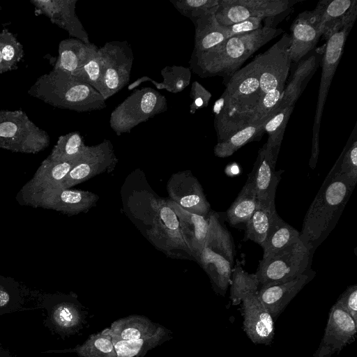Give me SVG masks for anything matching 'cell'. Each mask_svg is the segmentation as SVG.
Instances as JSON below:
<instances>
[{"label":"cell","instance_id":"obj_1","mask_svg":"<svg viewBox=\"0 0 357 357\" xmlns=\"http://www.w3.org/2000/svg\"><path fill=\"white\" fill-rule=\"evenodd\" d=\"M259 77L255 58L229 77L214 107L218 142L250 125L251 113L261 99Z\"/></svg>","mask_w":357,"mask_h":357},{"label":"cell","instance_id":"obj_2","mask_svg":"<svg viewBox=\"0 0 357 357\" xmlns=\"http://www.w3.org/2000/svg\"><path fill=\"white\" fill-rule=\"evenodd\" d=\"M356 185L342 176H326L303 222L301 240L314 253L336 225Z\"/></svg>","mask_w":357,"mask_h":357},{"label":"cell","instance_id":"obj_3","mask_svg":"<svg viewBox=\"0 0 357 357\" xmlns=\"http://www.w3.org/2000/svg\"><path fill=\"white\" fill-rule=\"evenodd\" d=\"M283 32L264 24L252 32L234 36L216 46L199 53L202 72L208 76L229 78L259 48Z\"/></svg>","mask_w":357,"mask_h":357},{"label":"cell","instance_id":"obj_4","mask_svg":"<svg viewBox=\"0 0 357 357\" xmlns=\"http://www.w3.org/2000/svg\"><path fill=\"white\" fill-rule=\"evenodd\" d=\"M28 93L53 107L76 111L87 110L92 98H99L88 83L54 68L39 77Z\"/></svg>","mask_w":357,"mask_h":357},{"label":"cell","instance_id":"obj_5","mask_svg":"<svg viewBox=\"0 0 357 357\" xmlns=\"http://www.w3.org/2000/svg\"><path fill=\"white\" fill-rule=\"evenodd\" d=\"M313 252L301 238L276 252L262 257L255 274L259 287L290 280L311 269Z\"/></svg>","mask_w":357,"mask_h":357},{"label":"cell","instance_id":"obj_6","mask_svg":"<svg viewBox=\"0 0 357 357\" xmlns=\"http://www.w3.org/2000/svg\"><path fill=\"white\" fill-rule=\"evenodd\" d=\"M50 138L22 110L0 109V148L36 153L46 149Z\"/></svg>","mask_w":357,"mask_h":357},{"label":"cell","instance_id":"obj_7","mask_svg":"<svg viewBox=\"0 0 357 357\" xmlns=\"http://www.w3.org/2000/svg\"><path fill=\"white\" fill-rule=\"evenodd\" d=\"M297 0H219L215 15L223 26L248 18L265 19L266 24L275 27L291 10Z\"/></svg>","mask_w":357,"mask_h":357},{"label":"cell","instance_id":"obj_8","mask_svg":"<svg viewBox=\"0 0 357 357\" xmlns=\"http://www.w3.org/2000/svg\"><path fill=\"white\" fill-rule=\"evenodd\" d=\"M351 29L343 28L328 40L322 58V70L318 99L312 126V150L309 165L314 169L319 153V130L324 107L337 67L340 61L347 36Z\"/></svg>","mask_w":357,"mask_h":357},{"label":"cell","instance_id":"obj_9","mask_svg":"<svg viewBox=\"0 0 357 357\" xmlns=\"http://www.w3.org/2000/svg\"><path fill=\"white\" fill-rule=\"evenodd\" d=\"M150 204L153 219L146 231L149 239L169 256L176 254V251H184L193 258L183 236L178 218L167 200L153 197Z\"/></svg>","mask_w":357,"mask_h":357},{"label":"cell","instance_id":"obj_10","mask_svg":"<svg viewBox=\"0 0 357 357\" xmlns=\"http://www.w3.org/2000/svg\"><path fill=\"white\" fill-rule=\"evenodd\" d=\"M20 199L22 204L52 209L65 215H74L87 212L96 206L99 197L92 192L58 186Z\"/></svg>","mask_w":357,"mask_h":357},{"label":"cell","instance_id":"obj_11","mask_svg":"<svg viewBox=\"0 0 357 357\" xmlns=\"http://www.w3.org/2000/svg\"><path fill=\"white\" fill-rule=\"evenodd\" d=\"M289 45L290 36L284 33L280 39L268 50L255 57L260 75L261 98L270 91L284 89L291 63Z\"/></svg>","mask_w":357,"mask_h":357},{"label":"cell","instance_id":"obj_12","mask_svg":"<svg viewBox=\"0 0 357 357\" xmlns=\"http://www.w3.org/2000/svg\"><path fill=\"white\" fill-rule=\"evenodd\" d=\"M357 324L336 302L331 308L321 341L312 357H331L356 337Z\"/></svg>","mask_w":357,"mask_h":357},{"label":"cell","instance_id":"obj_13","mask_svg":"<svg viewBox=\"0 0 357 357\" xmlns=\"http://www.w3.org/2000/svg\"><path fill=\"white\" fill-rule=\"evenodd\" d=\"M170 200L192 213L208 217L211 206L199 181L189 171L173 174L167 183Z\"/></svg>","mask_w":357,"mask_h":357},{"label":"cell","instance_id":"obj_14","mask_svg":"<svg viewBox=\"0 0 357 357\" xmlns=\"http://www.w3.org/2000/svg\"><path fill=\"white\" fill-rule=\"evenodd\" d=\"M243 331L255 344L270 345L274 339V320L257 293L246 296L240 308Z\"/></svg>","mask_w":357,"mask_h":357},{"label":"cell","instance_id":"obj_15","mask_svg":"<svg viewBox=\"0 0 357 357\" xmlns=\"http://www.w3.org/2000/svg\"><path fill=\"white\" fill-rule=\"evenodd\" d=\"M116 161L108 144L87 147L82 158L66 175L61 187L70 188L105 172H110Z\"/></svg>","mask_w":357,"mask_h":357},{"label":"cell","instance_id":"obj_16","mask_svg":"<svg viewBox=\"0 0 357 357\" xmlns=\"http://www.w3.org/2000/svg\"><path fill=\"white\" fill-rule=\"evenodd\" d=\"M310 269L297 278L259 288L257 295L273 320H276L298 293L314 278Z\"/></svg>","mask_w":357,"mask_h":357},{"label":"cell","instance_id":"obj_17","mask_svg":"<svg viewBox=\"0 0 357 357\" xmlns=\"http://www.w3.org/2000/svg\"><path fill=\"white\" fill-rule=\"evenodd\" d=\"M291 31L289 56L291 62L298 63L314 47L322 34L308 10L297 16Z\"/></svg>","mask_w":357,"mask_h":357},{"label":"cell","instance_id":"obj_18","mask_svg":"<svg viewBox=\"0 0 357 357\" xmlns=\"http://www.w3.org/2000/svg\"><path fill=\"white\" fill-rule=\"evenodd\" d=\"M79 161L54 162L47 158L32 178L22 187L20 192V198L47 188L61 186L66 175Z\"/></svg>","mask_w":357,"mask_h":357},{"label":"cell","instance_id":"obj_19","mask_svg":"<svg viewBox=\"0 0 357 357\" xmlns=\"http://www.w3.org/2000/svg\"><path fill=\"white\" fill-rule=\"evenodd\" d=\"M167 202L178 218L183 236L195 260L205 245L208 229V216L204 217L187 211L170 199Z\"/></svg>","mask_w":357,"mask_h":357},{"label":"cell","instance_id":"obj_20","mask_svg":"<svg viewBox=\"0 0 357 357\" xmlns=\"http://www.w3.org/2000/svg\"><path fill=\"white\" fill-rule=\"evenodd\" d=\"M113 342L151 337L166 333L165 329L146 318L130 316L114 322L109 328Z\"/></svg>","mask_w":357,"mask_h":357},{"label":"cell","instance_id":"obj_21","mask_svg":"<svg viewBox=\"0 0 357 357\" xmlns=\"http://www.w3.org/2000/svg\"><path fill=\"white\" fill-rule=\"evenodd\" d=\"M276 161L277 158L264 144L258 151L252 171L258 199H265L276 191L280 180V174L275 171Z\"/></svg>","mask_w":357,"mask_h":357},{"label":"cell","instance_id":"obj_22","mask_svg":"<svg viewBox=\"0 0 357 357\" xmlns=\"http://www.w3.org/2000/svg\"><path fill=\"white\" fill-rule=\"evenodd\" d=\"M354 0H321L311 11L312 20L327 40L339 31L338 23Z\"/></svg>","mask_w":357,"mask_h":357},{"label":"cell","instance_id":"obj_23","mask_svg":"<svg viewBox=\"0 0 357 357\" xmlns=\"http://www.w3.org/2000/svg\"><path fill=\"white\" fill-rule=\"evenodd\" d=\"M195 260L209 276L216 292L225 296L230 284L231 269L234 265L224 257L206 247L203 248L196 257Z\"/></svg>","mask_w":357,"mask_h":357},{"label":"cell","instance_id":"obj_24","mask_svg":"<svg viewBox=\"0 0 357 357\" xmlns=\"http://www.w3.org/2000/svg\"><path fill=\"white\" fill-rule=\"evenodd\" d=\"M275 192L263 199H258L257 206L245 222L244 241L250 240L259 245L264 241L275 211Z\"/></svg>","mask_w":357,"mask_h":357},{"label":"cell","instance_id":"obj_25","mask_svg":"<svg viewBox=\"0 0 357 357\" xmlns=\"http://www.w3.org/2000/svg\"><path fill=\"white\" fill-rule=\"evenodd\" d=\"M257 202L253 174L251 172L236 199L226 212L229 223L233 227L245 223L255 211Z\"/></svg>","mask_w":357,"mask_h":357},{"label":"cell","instance_id":"obj_26","mask_svg":"<svg viewBox=\"0 0 357 357\" xmlns=\"http://www.w3.org/2000/svg\"><path fill=\"white\" fill-rule=\"evenodd\" d=\"M204 247L222 255L234 265L236 251L233 238L215 212L211 211L208 214V229Z\"/></svg>","mask_w":357,"mask_h":357},{"label":"cell","instance_id":"obj_27","mask_svg":"<svg viewBox=\"0 0 357 357\" xmlns=\"http://www.w3.org/2000/svg\"><path fill=\"white\" fill-rule=\"evenodd\" d=\"M217 8L218 7L199 16L197 36V48L199 53L206 51L227 38L232 37L227 28L218 22L215 15Z\"/></svg>","mask_w":357,"mask_h":357},{"label":"cell","instance_id":"obj_28","mask_svg":"<svg viewBox=\"0 0 357 357\" xmlns=\"http://www.w3.org/2000/svg\"><path fill=\"white\" fill-rule=\"evenodd\" d=\"M300 239V231L284 222L276 213L260 245L263 248V257L276 252Z\"/></svg>","mask_w":357,"mask_h":357},{"label":"cell","instance_id":"obj_29","mask_svg":"<svg viewBox=\"0 0 357 357\" xmlns=\"http://www.w3.org/2000/svg\"><path fill=\"white\" fill-rule=\"evenodd\" d=\"M317 59V56L315 54H312L298 64L291 79L284 87L280 108L287 106L294 107L304 86L317 69L318 63Z\"/></svg>","mask_w":357,"mask_h":357},{"label":"cell","instance_id":"obj_30","mask_svg":"<svg viewBox=\"0 0 357 357\" xmlns=\"http://www.w3.org/2000/svg\"><path fill=\"white\" fill-rule=\"evenodd\" d=\"M268 119L250 124L234 133L227 139L218 142L214 148L215 155L219 158H227L231 156L246 144L259 140L265 132L264 125Z\"/></svg>","mask_w":357,"mask_h":357},{"label":"cell","instance_id":"obj_31","mask_svg":"<svg viewBox=\"0 0 357 357\" xmlns=\"http://www.w3.org/2000/svg\"><path fill=\"white\" fill-rule=\"evenodd\" d=\"M342 176L352 184L357 183V140L356 126L346 146L326 176Z\"/></svg>","mask_w":357,"mask_h":357},{"label":"cell","instance_id":"obj_32","mask_svg":"<svg viewBox=\"0 0 357 357\" xmlns=\"http://www.w3.org/2000/svg\"><path fill=\"white\" fill-rule=\"evenodd\" d=\"M229 285L230 300L233 305H238L246 296L258 292L259 281L255 273L245 271L237 261L231 269Z\"/></svg>","mask_w":357,"mask_h":357},{"label":"cell","instance_id":"obj_33","mask_svg":"<svg viewBox=\"0 0 357 357\" xmlns=\"http://www.w3.org/2000/svg\"><path fill=\"white\" fill-rule=\"evenodd\" d=\"M86 149L80 135L72 132L59 138L47 158L54 162L79 161Z\"/></svg>","mask_w":357,"mask_h":357},{"label":"cell","instance_id":"obj_34","mask_svg":"<svg viewBox=\"0 0 357 357\" xmlns=\"http://www.w3.org/2000/svg\"><path fill=\"white\" fill-rule=\"evenodd\" d=\"M294 107H279L265 123L264 130L268 135L266 145L275 158H278L285 128Z\"/></svg>","mask_w":357,"mask_h":357},{"label":"cell","instance_id":"obj_35","mask_svg":"<svg viewBox=\"0 0 357 357\" xmlns=\"http://www.w3.org/2000/svg\"><path fill=\"white\" fill-rule=\"evenodd\" d=\"M75 351L82 357H117L109 328L91 335Z\"/></svg>","mask_w":357,"mask_h":357},{"label":"cell","instance_id":"obj_36","mask_svg":"<svg viewBox=\"0 0 357 357\" xmlns=\"http://www.w3.org/2000/svg\"><path fill=\"white\" fill-rule=\"evenodd\" d=\"M84 54L76 40H63L59 44V57L54 68L73 75L85 63Z\"/></svg>","mask_w":357,"mask_h":357},{"label":"cell","instance_id":"obj_37","mask_svg":"<svg viewBox=\"0 0 357 357\" xmlns=\"http://www.w3.org/2000/svg\"><path fill=\"white\" fill-rule=\"evenodd\" d=\"M0 40L6 73L17 68L24 56L23 45L8 29L0 32Z\"/></svg>","mask_w":357,"mask_h":357},{"label":"cell","instance_id":"obj_38","mask_svg":"<svg viewBox=\"0 0 357 357\" xmlns=\"http://www.w3.org/2000/svg\"><path fill=\"white\" fill-rule=\"evenodd\" d=\"M166 333L135 340L114 342L117 357H143L149 350L163 340Z\"/></svg>","mask_w":357,"mask_h":357},{"label":"cell","instance_id":"obj_39","mask_svg":"<svg viewBox=\"0 0 357 357\" xmlns=\"http://www.w3.org/2000/svg\"><path fill=\"white\" fill-rule=\"evenodd\" d=\"M284 89H275L265 93L251 113L250 124L269 119L280 106Z\"/></svg>","mask_w":357,"mask_h":357},{"label":"cell","instance_id":"obj_40","mask_svg":"<svg viewBox=\"0 0 357 357\" xmlns=\"http://www.w3.org/2000/svg\"><path fill=\"white\" fill-rule=\"evenodd\" d=\"M51 318L56 327L61 329H69L77 324L78 314L75 307L63 303L56 305L53 308Z\"/></svg>","mask_w":357,"mask_h":357},{"label":"cell","instance_id":"obj_41","mask_svg":"<svg viewBox=\"0 0 357 357\" xmlns=\"http://www.w3.org/2000/svg\"><path fill=\"white\" fill-rule=\"evenodd\" d=\"M357 324V285L349 286L336 301Z\"/></svg>","mask_w":357,"mask_h":357},{"label":"cell","instance_id":"obj_42","mask_svg":"<svg viewBox=\"0 0 357 357\" xmlns=\"http://www.w3.org/2000/svg\"><path fill=\"white\" fill-rule=\"evenodd\" d=\"M263 19L258 17H252L246 19L240 22L227 26L226 27L231 33V36H236L254 31L262 27Z\"/></svg>","mask_w":357,"mask_h":357},{"label":"cell","instance_id":"obj_43","mask_svg":"<svg viewBox=\"0 0 357 357\" xmlns=\"http://www.w3.org/2000/svg\"><path fill=\"white\" fill-rule=\"evenodd\" d=\"M84 73L87 78L89 79V81L91 82L96 84L98 83L100 80V62L97 59H93L91 60H89L87 62H86L84 66L78 69L73 75L78 76L80 74ZM84 74L80 75L77 78L81 77Z\"/></svg>","mask_w":357,"mask_h":357},{"label":"cell","instance_id":"obj_44","mask_svg":"<svg viewBox=\"0 0 357 357\" xmlns=\"http://www.w3.org/2000/svg\"><path fill=\"white\" fill-rule=\"evenodd\" d=\"M104 83L107 89L116 90L120 85V75L114 67L107 68L104 73Z\"/></svg>","mask_w":357,"mask_h":357},{"label":"cell","instance_id":"obj_45","mask_svg":"<svg viewBox=\"0 0 357 357\" xmlns=\"http://www.w3.org/2000/svg\"><path fill=\"white\" fill-rule=\"evenodd\" d=\"M157 102L155 94L151 91L144 93L141 100V109L146 114L151 113Z\"/></svg>","mask_w":357,"mask_h":357},{"label":"cell","instance_id":"obj_46","mask_svg":"<svg viewBox=\"0 0 357 357\" xmlns=\"http://www.w3.org/2000/svg\"><path fill=\"white\" fill-rule=\"evenodd\" d=\"M9 301V295L6 291L0 290V306L4 305Z\"/></svg>","mask_w":357,"mask_h":357},{"label":"cell","instance_id":"obj_47","mask_svg":"<svg viewBox=\"0 0 357 357\" xmlns=\"http://www.w3.org/2000/svg\"><path fill=\"white\" fill-rule=\"evenodd\" d=\"M6 73L2 54H1V40H0V73Z\"/></svg>","mask_w":357,"mask_h":357},{"label":"cell","instance_id":"obj_48","mask_svg":"<svg viewBox=\"0 0 357 357\" xmlns=\"http://www.w3.org/2000/svg\"><path fill=\"white\" fill-rule=\"evenodd\" d=\"M195 103L197 107H199L204 105V102L202 98L198 97L196 98Z\"/></svg>","mask_w":357,"mask_h":357},{"label":"cell","instance_id":"obj_49","mask_svg":"<svg viewBox=\"0 0 357 357\" xmlns=\"http://www.w3.org/2000/svg\"><path fill=\"white\" fill-rule=\"evenodd\" d=\"M0 357H10V356L6 351L0 349Z\"/></svg>","mask_w":357,"mask_h":357}]
</instances>
